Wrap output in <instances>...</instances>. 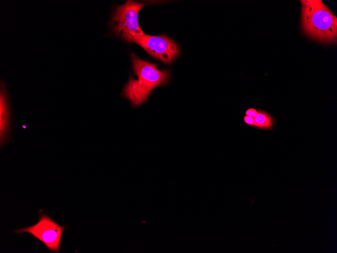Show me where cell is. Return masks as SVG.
<instances>
[{
	"mask_svg": "<svg viewBox=\"0 0 337 253\" xmlns=\"http://www.w3.org/2000/svg\"><path fill=\"white\" fill-rule=\"evenodd\" d=\"M133 69L138 76L137 80L130 76L124 90L123 95L138 107L146 101L154 88L167 84L170 78L167 69H157V65L150 63L131 54Z\"/></svg>",
	"mask_w": 337,
	"mask_h": 253,
	"instance_id": "obj_1",
	"label": "cell"
},
{
	"mask_svg": "<svg viewBox=\"0 0 337 253\" xmlns=\"http://www.w3.org/2000/svg\"><path fill=\"white\" fill-rule=\"evenodd\" d=\"M304 32L319 42L336 44L337 18L321 0L300 1Z\"/></svg>",
	"mask_w": 337,
	"mask_h": 253,
	"instance_id": "obj_2",
	"label": "cell"
},
{
	"mask_svg": "<svg viewBox=\"0 0 337 253\" xmlns=\"http://www.w3.org/2000/svg\"><path fill=\"white\" fill-rule=\"evenodd\" d=\"M144 6V4L127 1L125 4L117 7L110 22L116 35L129 42H134L145 35L138 20L139 12Z\"/></svg>",
	"mask_w": 337,
	"mask_h": 253,
	"instance_id": "obj_3",
	"label": "cell"
},
{
	"mask_svg": "<svg viewBox=\"0 0 337 253\" xmlns=\"http://www.w3.org/2000/svg\"><path fill=\"white\" fill-rule=\"evenodd\" d=\"M65 229V227L60 225L48 216L42 214L37 223L18 229L16 232L29 233L43 243L49 250L58 252L60 250L61 240Z\"/></svg>",
	"mask_w": 337,
	"mask_h": 253,
	"instance_id": "obj_4",
	"label": "cell"
},
{
	"mask_svg": "<svg viewBox=\"0 0 337 253\" xmlns=\"http://www.w3.org/2000/svg\"><path fill=\"white\" fill-rule=\"evenodd\" d=\"M134 42L143 47L150 56L164 63H171L179 54L178 45L165 35L145 34Z\"/></svg>",
	"mask_w": 337,
	"mask_h": 253,
	"instance_id": "obj_5",
	"label": "cell"
},
{
	"mask_svg": "<svg viewBox=\"0 0 337 253\" xmlns=\"http://www.w3.org/2000/svg\"><path fill=\"white\" fill-rule=\"evenodd\" d=\"M11 119L4 82L1 83L0 93V140L1 146L9 139L11 128Z\"/></svg>",
	"mask_w": 337,
	"mask_h": 253,
	"instance_id": "obj_6",
	"label": "cell"
},
{
	"mask_svg": "<svg viewBox=\"0 0 337 253\" xmlns=\"http://www.w3.org/2000/svg\"><path fill=\"white\" fill-rule=\"evenodd\" d=\"M256 128L265 130H272V127L275 124L274 119L266 112L263 110L258 111L254 117Z\"/></svg>",
	"mask_w": 337,
	"mask_h": 253,
	"instance_id": "obj_7",
	"label": "cell"
},
{
	"mask_svg": "<svg viewBox=\"0 0 337 253\" xmlns=\"http://www.w3.org/2000/svg\"><path fill=\"white\" fill-rule=\"evenodd\" d=\"M243 120L246 124L256 127L254 117L245 115L243 118Z\"/></svg>",
	"mask_w": 337,
	"mask_h": 253,
	"instance_id": "obj_8",
	"label": "cell"
},
{
	"mask_svg": "<svg viewBox=\"0 0 337 253\" xmlns=\"http://www.w3.org/2000/svg\"><path fill=\"white\" fill-rule=\"evenodd\" d=\"M258 113V111L253 108L248 109L245 112L246 115L255 117Z\"/></svg>",
	"mask_w": 337,
	"mask_h": 253,
	"instance_id": "obj_9",
	"label": "cell"
}]
</instances>
